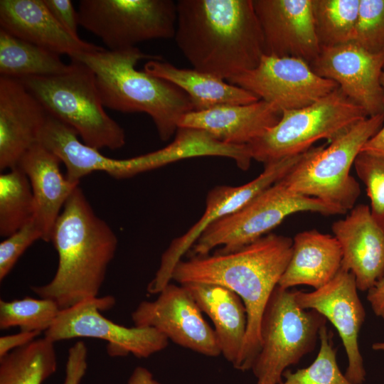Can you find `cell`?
<instances>
[{"label": "cell", "instance_id": "obj_4", "mask_svg": "<svg viewBox=\"0 0 384 384\" xmlns=\"http://www.w3.org/2000/svg\"><path fill=\"white\" fill-rule=\"evenodd\" d=\"M79 60L94 73L105 107L125 113H146L153 120L161 140L176 134L178 122L194 110L189 97L175 85L136 69L141 60H161L137 47L119 50L103 48L70 58Z\"/></svg>", "mask_w": 384, "mask_h": 384}, {"label": "cell", "instance_id": "obj_40", "mask_svg": "<svg viewBox=\"0 0 384 384\" xmlns=\"http://www.w3.org/2000/svg\"><path fill=\"white\" fill-rule=\"evenodd\" d=\"M361 151L384 156V124L380 130L366 142Z\"/></svg>", "mask_w": 384, "mask_h": 384}, {"label": "cell", "instance_id": "obj_19", "mask_svg": "<svg viewBox=\"0 0 384 384\" xmlns=\"http://www.w3.org/2000/svg\"><path fill=\"white\" fill-rule=\"evenodd\" d=\"M332 231L341 248V268L354 275L358 290L368 291L384 275V230L370 208L359 204L334 222Z\"/></svg>", "mask_w": 384, "mask_h": 384}, {"label": "cell", "instance_id": "obj_14", "mask_svg": "<svg viewBox=\"0 0 384 384\" xmlns=\"http://www.w3.org/2000/svg\"><path fill=\"white\" fill-rule=\"evenodd\" d=\"M154 301H143L132 313L135 326L151 327L175 343L210 357L221 354L214 329L183 286L168 284Z\"/></svg>", "mask_w": 384, "mask_h": 384}, {"label": "cell", "instance_id": "obj_42", "mask_svg": "<svg viewBox=\"0 0 384 384\" xmlns=\"http://www.w3.org/2000/svg\"><path fill=\"white\" fill-rule=\"evenodd\" d=\"M380 84L383 90V100H384V70L382 72V74L380 76Z\"/></svg>", "mask_w": 384, "mask_h": 384}, {"label": "cell", "instance_id": "obj_23", "mask_svg": "<svg viewBox=\"0 0 384 384\" xmlns=\"http://www.w3.org/2000/svg\"><path fill=\"white\" fill-rule=\"evenodd\" d=\"M292 240V256L277 285L280 288L307 285L317 289L340 271L342 251L334 235L310 230L297 233Z\"/></svg>", "mask_w": 384, "mask_h": 384}, {"label": "cell", "instance_id": "obj_41", "mask_svg": "<svg viewBox=\"0 0 384 384\" xmlns=\"http://www.w3.org/2000/svg\"><path fill=\"white\" fill-rule=\"evenodd\" d=\"M127 384H161L154 378L152 373L146 368H135L129 378Z\"/></svg>", "mask_w": 384, "mask_h": 384}, {"label": "cell", "instance_id": "obj_8", "mask_svg": "<svg viewBox=\"0 0 384 384\" xmlns=\"http://www.w3.org/2000/svg\"><path fill=\"white\" fill-rule=\"evenodd\" d=\"M299 212L342 215L317 198L290 191L279 180L238 211L209 225L192 246V256L207 255L219 246L218 252H234L267 235L287 217Z\"/></svg>", "mask_w": 384, "mask_h": 384}, {"label": "cell", "instance_id": "obj_35", "mask_svg": "<svg viewBox=\"0 0 384 384\" xmlns=\"http://www.w3.org/2000/svg\"><path fill=\"white\" fill-rule=\"evenodd\" d=\"M42 240V233L33 218L0 243V281L10 273L18 260L35 241Z\"/></svg>", "mask_w": 384, "mask_h": 384}, {"label": "cell", "instance_id": "obj_38", "mask_svg": "<svg viewBox=\"0 0 384 384\" xmlns=\"http://www.w3.org/2000/svg\"><path fill=\"white\" fill-rule=\"evenodd\" d=\"M41 334L38 331H22L15 334L2 336L0 338V358L10 351L23 346Z\"/></svg>", "mask_w": 384, "mask_h": 384}, {"label": "cell", "instance_id": "obj_1", "mask_svg": "<svg viewBox=\"0 0 384 384\" xmlns=\"http://www.w3.org/2000/svg\"><path fill=\"white\" fill-rule=\"evenodd\" d=\"M292 244L287 236L270 233L234 252L181 260L174 269L172 279L181 284L221 285L243 302L247 330L241 354L233 366L237 370H251L260 352L265 310L290 260Z\"/></svg>", "mask_w": 384, "mask_h": 384}, {"label": "cell", "instance_id": "obj_29", "mask_svg": "<svg viewBox=\"0 0 384 384\" xmlns=\"http://www.w3.org/2000/svg\"><path fill=\"white\" fill-rule=\"evenodd\" d=\"M35 203L28 176L18 167L0 175V235L6 238L34 217Z\"/></svg>", "mask_w": 384, "mask_h": 384}, {"label": "cell", "instance_id": "obj_7", "mask_svg": "<svg viewBox=\"0 0 384 384\" xmlns=\"http://www.w3.org/2000/svg\"><path fill=\"white\" fill-rule=\"evenodd\" d=\"M367 117L338 87L308 106L282 111L277 124L247 146L252 159L266 164L302 154L322 139L331 143Z\"/></svg>", "mask_w": 384, "mask_h": 384}, {"label": "cell", "instance_id": "obj_26", "mask_svg": "<svg viewBox=\"0 0 384 384\" xmlns=\"http://www.w3.org/2000/svg\"><path fill=\"white\" fill-rule=\"evenodd\" d=\"M78 136L73 128L49 115L38 143L59 158L65 166L67 178L73 183H79L95 171L114 177L119 159L104 156L98 149L81 142Z\"/></svg>", "mask_w": 384, "mask_h": 384}, {"label": "cell", "instance_id": "obj_15", "mask_svg": "<svg viewBox=\"0 0 384 384\" xmlns=\"http://www.w3.org/2000/svg\"><path fill=\"white\" fill-rule=\"evenodd\" d=\"M358 290L354 275L342 268L321 288L311 292L294 290L300 308L316 311L336 329L348 358L345 375L353 384H362L366 376L358 343L366 311Z\"/></svg>", "mask_w": 384, "mask_h": 384}, {"label": "cell", "instance_id": "obj_25", "mask_svg": "<svg viewBox=\"0 0 384 384\" xmlns=\"http://www.w3.org/2000/svg\"><path fill=\"white\" fill-rule=\"evenodd\" d=\"M144 71L182 90L191 99L196 111L222 105H247L259 100L252 93L225 80L193 68H178L163 60H147Z\"/></svg>", "mask_w": 384, "mask_h": 384}, {"label": "cell", "instance_id": "obj_16", "mask_svg": "<svg viewBox=\"0 0 384 384\" xmlns=\"http://www.w3.org/2000/svg\"><path fill=\"white\" fill-rule=\"evenodd\" d=\"M310 66L317 75L336 82L368 117L384 114L380 84L384 53H371L351 41L321 48Z\"/></svg>", "mask_w": 384, "mask_h": 384}, {"label": "cell", "instance_id": "obj_21", "mask_svg": "<svg viewBox=\"0 0 384 384\" xmlns=\"http://www.w3.org/2000/svg\"><path fill=\"white\" fill-rule=\"evenodd\" d=\"M0 26L20 39L70 58L104 48L70 34L51 14L43 0H1Z\"/></svg>", "mask_w": 384, "mask_h": 384}, {"label": "cell", "instance_id": "obj_10", "mask_svg": "<svg viewBox=\"0 0 384 384\" xmlns=\"http://www.w3.org/2000/svg\"><path fill=\"white\" fill-rule=\"evenodd\" d=\"M78 14L79 24L112 51L176 33L177 6L172 0H80Z\"/></svg>", "mask_w": 384, "mask_h": 384}, {"label": "cell", "instance_id": "obj_11", "mask_svg": "<svg viewBox=\"0 0 384 384\" xmlns=\"http://www.w3.org/2000/svg\"><path fill=\"white\" fill-rule=\"evenodd\" d=\"M111 295L85 300L62 309L44 337L54 343L75 338H94L107 342L110 356L124 357L132 354L146 358L164 350L169 339L151 327H126L102 315L101 311L115 304Z\"/></svg>", "mask_w": 384, "mask_h": 384}, {"label": "cell", "instance_id": "obj_22", "mask_svg": "<svg viewBox=\"0 0 384 384\" xmlns=\"http://www.w3.org/2000/svg\"><path fill=\"white\" fill-rule=\"evenodd\" d=\"M60 163L56 155L37 143L28 150L18 164L29 179L35 203L33 219L45 242H50L53 229L62 208L79 186V183L69 181L62 174Z\"/></svg>", "mask_w": 384, "mask_h": 384}, {"label": "cell", "instance_id": "obj_33", "mask_svg": "<svg viewBox=\"0 0 384 384\" xmlns=\"http://www.w3.org/2000/svg\"><path fill=\"white\" fill-rule=\"evenodd\" d=\"M353 165L358 178L366 186L371 215L384 230V156L361 151Z\"/></svg>", "mask_w": 384, "mask_h": 384}, {"label": "cell", "instance_id": "obj_27", "mask_svg": "<svg viewBox=\"0 0 384 384\" xmlns=\"http://www.w3.org/2000/svg\"><path fill=\"white\" fill-rule=\"evenodd\" d=\"M60 55L20 39L0 28L1 76L21 79L30 76H48L66 72Z\"/></svg>", "mask_w": 384, "mask_h": 384}, {"label": "cell", "instance_id": "obj_32", "mask_svg": "<svg viewBox=\"0 0 384 384\" xmlns=\"http://www.w3.org/2000/svg\"><path fill=\"white\" fill-rule=\"evenodd\" d=\"M319 339L320 348L314 362L294 373L287 369L280 384H353L338 368L333 332L326 325L320 329Z\"/></svg>", "mask_w": 384, "mask_h": 384}, {"label": "cell", "instance_id": "obj_9", "mask_svg": "<svg viewBox=\"0 0 384 384\" xmlns=\"http://www.w3.org/2000/svg\"><path fill=\"white\" fill-rule=\"evenodd\" d=\"M326 319L295 302L294 290L277 287L262 321V345L251 370L256 384H280L287 368L297 364L316 346Z\"/></svg>", "mask_w": 384, "mask_h": 384}, {"label": "cell", "instance_id": "obj_39", "mask_svg": "<svg viewBox=\"0 0 384 384\" xmlns=\"http://www.w3.org/2000/svg\"><path fill=\"white\" fill-rule=\"evenodd\" d=\"M367 300L373 313L384 319V275L368 291Z\"/></svg>", "mask_w": 384, "mask_h": 384}, {"label": "cell", "instance_id": "obj_12", "mask_svg": "<svg viewBox=\"0 0 384 384\" xmlns=\"http://www.w3.org/2000/svg\"><path fill=\"white\" fill-rule=\"evenodd\" d=\"M304 153L265 164L263 171L258 176L243 185L218 186L210 190L201 218L186 233L175 238L161 255L159 269L148 284L147 292L149 294H159L170 283L174 269L183 255L192 247L209 225L238 211L283 178L300 161Z\"/></svg>", "mask_w": 384, "mask_h": 384}, {"label": "cell", "instance_id": "obj_31", "mask_svg": "<svg viewBox=\"0 0 384 384\" xmlns=\"http://www.w3.org/2000/svg\"><path fill=\"white\" fill-rule=\"evenodd\" d=\"M60 311L50 299L25 297L11 301L0 300V329L18 326L22 331L45 332Z\"/></svg>", "mask_w": 384, "mask_h": 384}, {"label": "cell", "instance_id": "obj_36", "mask_svg": "<svg viewBox=\"0 0 384 384\" xmlns=\"http://www.w3.org/2000/svg\"><path fill=\"white\" fill-rule=\"evenodd\" d=\"M87 348L85 342H75L68 350L63 384H80L87 368Z\"/></svg>", "mask_w": 384, "mask_h": 384}, {"label": "cell", "instance_id": "obj_18", "mask_svg": "<svg viewBox=\"0 0 384 384\" xmlns=\"http://www.w3.org/2000/svg\"><path fill=\"white\" fill-rule=\"evenodd\" d=\"M48 113L23 84L0 77V170L18 166L23 156L38 143Z\"/></svg>", "mask_w": 384, "mask_h": 384}, {"label": "cell", "instance_id": "obj_24", "mask_svg": "<svg viewBox=\"0 0 384 384\" xmlns=\"http://www.w3.org/2000/svg\"><path fill=\"white\" fill-rule=\"evenodd\" d=\"M181 285L213 321L221 354L234 366L246 335L247 311L243 302L234 292L221 285L199 282Z\"/></svg>", "mask_w": 384, "mask_h": 384}, {"label": "cell", "instance_id": "obj_30", "mask_svg": "<svg viewBox=\"0 0 384 384\" xmlns=\"http://www.w3.org/2000/svg\"><path fill=\"white\" fill-rule=\"evenodd\" d=\"M311 6L321 48L353 41L360 0H311Z\"/></svg>", "mask_w": 384, "mask_h": 384}, {"label": "cell", "instance_id": "obj_5", "mask_svg": "<svg viewBox=\"0 0 384 384\" xmlns=\"http://www.w3.org/2000/svg\"><path fill=\"white\" fill-rule=\"evenodd\" d=\"M18 80L50 116L73 128L86 145L98 150L124 145V131L106 112L95 75L83 63L71 59L65 73Z\"/></svg>", "mask_w": 384, "mask_h": 384}, {"label": "cell", "instance_id": "obj_13", "mask_svg": "<svg viewBox=\"0 0 384 384\" xmlns=\"http://www.w3.org/2000/svg\"><path fill=\"white\" fill-rule=\"evenodd\" d=\"M227 82L282 112L308 106L338 87L334 81L317 75L302 59L265 54L256 68Z\"/></svg>", "mask_w": 384, "mask_h": 384}, {"label": "cell", "instance_id": "obj_6", "mask_svg": "<svg viewBox=\"0 0 384 384\" xmlns=\"http://www.w3.org/2000/svg\"><path fill=\"white\" fill-rule=\"evenodd\" d=\"M384 124V114L363 119L329 143L311 147L280 179L290 191L317 198L345 214L358 200L361 188L350 170L363 146Z\"/></svg>", "mask_w": 384, "mask_h": 384}, {"label": "cell", "instance_id": "obj_17", "mask_svg": "<svg viewBox=\"0 0 384 384\" xmlns=\"http://www.w3.org/2000/svg\"><path fill=\"white\" fill-rule=\"evenodd\" d=\"M265 55L299 58L311 64L321 51L311 0H252Z\"/></svg>", "mask_w": 384, "mask_h": 384}, {"label": "cell", "instance_id": "obj_28", "mask_svg": "<svg viewBox=\"0 0 384 384\" xmlns=\"http://www.w3.org/2000/svg\"><path fill=\"white\" fill-rule=\"evenodd\" d=\"M56 369L54 343L36 338L0 358V384H42Z\"/></svg>", "mask_w": 384, "mask_h": 384}, {"label": "cell", "instance_id": "obj_37", "mask_svg": "<svg viewBox=\"0 0 384 384\" xmlns=\"http://www.w3.org/2000/svg\"><path fill=\"white\" fill-rule=\"evenodd\" d=\"M46 7L57 21L70 34L79 37L78 11L70 0H43Z\"/></svg>", "mask_w": 384, "mask_h": 384}, {"label": "cell", "instance_id": "obj_3", "mask_svg": "<svg viewBox=\"0 0 384 384\" xmlns=\"http://www.w3.org/2000/svg\"><path fill=\"white\" fill-rule=\"evenodd\" d=\"M58 256L53 279L31 290L55 302L60 310L98 297L118 240L92 209L79 186L66 201L52 231Z\"/></svg>", "mask_w": 384, "mask_h": 384}, {"label": "cell", "instance_id": "obj_2", "mask_svg": "<svg viewBox=\"0 0 384 384\" xmlns=\"http://www.w3.org/2000/svg\"><path fill=\"white\" fill-rule=\"evenodd\" d=\"M174 40L193 68L228 81L264 52L252 0H178Z\"/></svg>", "mask_w": 384, "mask_h": 384}, {"label": "cell", "instance_id": "obj_20", "mask_svg": "<svg viewBox=\"0 0 384 384\" xmlns=\"http://www.w3.org/2000/svg\"><path fill=\"white\" fill-rule=\"evenodd\" d=\"M282 111L262 100L247 105H222L183 114L178 127L202 130L216 140L247 145L279 121Z\"/></svg>", "mask_w": 384, "mask_h": 384}, {"label": "cell", "instance_id": "obj_34", "mask_svg": "<svg viewBox=\"0 0 384 384\" xmlns=\"http://www.w3.org/2000/svg\"><path fill=\"white\" fill-rule=\"evenodd\" d=\"M352 42L371 53H384V0H360Z\"/></svg>", "mask_w": 384, "mask_h": 384}]
</instances>
